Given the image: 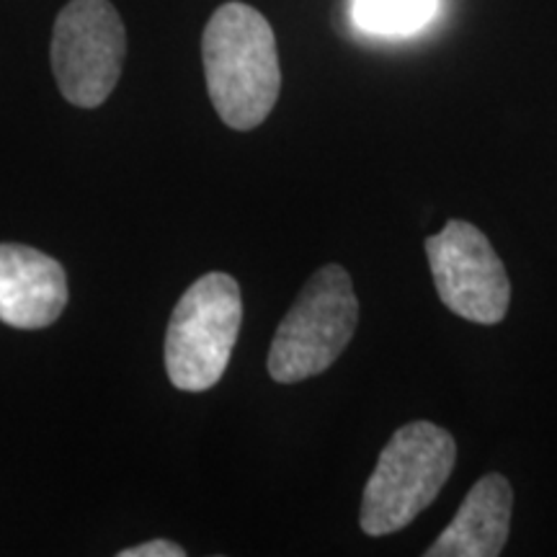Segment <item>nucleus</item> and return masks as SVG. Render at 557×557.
<instances>
[{"label":"nucleus","mask_w":557,"mask_h":557,"mask_svg":"<svg viewBox=\"0 0 557 557\" xmlns=\"http://www.w3.org/2000/svg\"><path fill=\"white\" fill-rule=\"evenodd\" d=\"M201 60L212 107L230 129H256L282 90L276 39L253 5L225 3L209 18Z\"/></svg>","instance_id":"nucleus-1"},{"label":"nucleus","mask_w":557,"mask_h":557,"mask_svg":"<svg viewBox=\"0 0 557 557\" xmlns=\"http://www.w3.org/2000/svg\"><path fill=\"white\" fill-rule=\"evenodd\" d=\"M457 465V442L447 429L413 421L385 444L361 496L359 524L369 537L400 532L434 504Z\"/></svg>","instance_id":"nucleus-2"},{"label":"nucleus","mask_w":557,"mask_h":557,"mask_svg":"<svg viewBox=\"0 0 557 557\" xmlns=\"http://www.w3.org/2000/svg\"><path fill=\"white\" fill-rule=\"evenodd\" d=\"M359 325V299L348 271L338 263L318 269L274 333L269 374L295 385L323 374L336 361Z\"/></svg>","instance_id":"nucleus-3"},{"label":"nucleus","mask_w":557,"mask_h":557,"mask_svg":"<svg viewBox=\"0 0 557 557\" xmlns=\"http://www.w3.org/2000/svg\"><path fill=\"white\" fill-rule=\"evenodd\" d=\"M243 323L240 287L212 271L184 292L165 331V372L178 389L205 393L225 374Z\"/></svg>","instance_id":"nucleus-4"},{"label":"nucleus","mask_w":557,"mask_h":557,"mask_svg":"<svg viewBox=\"0 0 557 557\" xmlns=\"http://www.w3.org/2000/svg\"><path fill=\"white\" fill-rule=\"evenodd\" d=\"M127 32L109 0H70L54 21L52 70L60 94L81 109L109 99L122 75Z\"/></svg>","instance_id":"nucleus-5"},{"label":"nucleus","mask_w":557,"mask_h":557,"mask_svg":"<svg viewBox=\"0 0 557 557\" xmlns=\"http://www.w3.org/2000/svg\"><path fill=\"white\" fill-rule=\"evenodd\" d=\"M426 256L438 299L455 315L480 325L506 318L511 282L491 240L472 222L449 220L426 240Z\"/></svg>","instance_id":"nucleus-6"},{"label":"nucleus","mask_w":557,"mask_h":557,"mask_svg":"<svg viewBox=\"0 0 557 557\" xmlns=\"http://www.w3.org/2000/svg\"><path fill=\"white\" fill-rule=\"evenodd\" d=\"M67 305V276L37 248L0 243V320L11 329H47Z\"/></svg>","instance_id":"nucleus-7"},{"label":"nucleus","mask_w":557,"mask_h":557,"mask_svg":"<svg viewBox=\"0 0 557 557\" xmlns=\"http://www.w3.org/2000/svg\"><path fill=\"white\" fill-rule=\"evenodd\" d=\"M513 487L500 472H487L470 487L442 537L426 557H496L504 553L511 529Z\"/></svg>","instance_id":"nucleus-8"},{"label":"nucleus","mask_w":557,"mask_h":557,"mask_svg":"<svg viewBox=\"0 0 557 557\" xmlns=\"http://www.w3.org/2000/svg\"><path fill=\"white\" fill-rule=\"evenodd\" d=\"M436 0H357L354 16L364 29L380 34H408L423 26Z\"/></svg>","instance_id":"nucleus-9"},{"label":"nucleus","mask_w":557,"mask_h":557,"mask_svg":"<svg viewBox=\"0 0 557 557\" xmlns=\"http://www.w3.org/2000/svg\"><path fill=\"white\" fill-rule=\"evenodd\" d=\"M186 549L171 540H150L145 545L122 549L120 557H184Z\"/></svg>","instance_id":"nucleus-10"}]
</instances>
